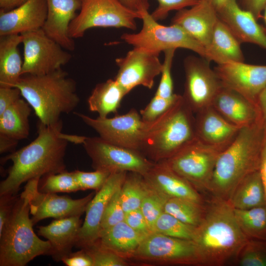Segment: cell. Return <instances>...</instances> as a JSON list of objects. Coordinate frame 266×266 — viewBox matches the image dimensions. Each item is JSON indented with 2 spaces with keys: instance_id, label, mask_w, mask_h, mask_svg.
<instances>
[{
  "instance_id": "obj_17",
  "label": "cell",
  "mask_w": 266,
  "mask_h": 266,
  "mask_svg": "<svg viewBox=\"0 0 266 266\" xmlns=\"http://www.w3.org/2000/svg\"><path fill=\"white\" fill-rule=\"evenodd\" d=\"M214 70L223 86L258 105V97L266 86V66L230 62L217 65Z\"/></svg>"
},
{
  "instance_id": "obj_11",
  "label": "cell",
  "mask_w": 266,
  "mask_h": 266,
  "mask_svg": "<svg viewBox=\"0 0 266 266\" xmlns=\"http://www.w3.org/2000/svg\"><path fill=\"white\" fill-rule=\"evenodd\" d=\"M82 144L95 170L144 175L154 164L138 150L110 143L100 136H85Z\"/></svg>"
},
{
  "instance_id": "obj_24",
  "label": "cell",
  "mask_w": 266,
  "mask_h": 266,
  "mask_svg": "<svg viewBox=\"0 0 266 266\" xmlns=\"http://www.w3.org/2000/svg\"><path fill=\"white\" fill-rule=\"evenodd\" d=\"M211 105L228 121L240 128L262 121L258 105L223 85Z\"/></svg>"
},
{
  "instance_id": "obj_8",
  "label": "cell",
  "mask_w": 266,
  "mask_h": 266,
  "mask_svg": "<svg viewBox=\"0 0 266 266\" xmlns=\"http://www.w3.org/2000/svg\"><path fill=\"white\" fill-rule=\"evenodd\" d=\"M80 12L70 22L68 34L72 38L83 36L88 29L95 27L136 29L135 19L140 18L137 10L120 0H79Z\"/></svg>"
},
{
  "instance_id": "obj_6",
  "label": "cell",
  "mask_w": 266,
  "mask_h": 266,
  "mask_svg": "<svg viewBox=\"0 0 266 266\" xmlns=\"http://www.w3.org/2000/svg\"><path fill=\"white\" fill-rule=\"evenodd\" d=\"M30 214L29 198L23 191L0 233V266H25L36 257L49 255L51 244L35 233Z\"/></svg>"
},
{
  "instance_id": "obj_27",
  "label": "cell",
  "mask_w": 266,
  "mask_h": 266,
  "mask_svg": "<svg viewBox=\"0 0 266 266\" xmlns=\"http://www.w3.org/2000/svg\"><path fill=\"white\" fill-rule=\"evenodd\" d=\"M21 34L0 36V87H14L22 76L23 66L18 47Z\"/></svg>"
},
{
  "instance_id": "obj_42",
  "label": "cell",
  "mask_w": 266,
  "mask_h": 266,
  "mask_svg": "<svg viewBox=\"0 0 266 266\" xmlns=\"http://www.w3.org/2000/svg\"><path fill=\"white\" fill-rule=\"evenodd\" d=\"M121 188L113 194L107 205L101 220L100 234L125 220L126 213L121 200Z\"/></svg>"
},
{
  "instance_id": "obj_53",
  "label": "cell",
  "mask_w": 266,
  "mask_h": 266,
  "mask_svg": "<svg viewBox=\"0 0 266 266\" xmlns=\"http://www.w3.org/2000/svg\"><path fill=\"white\" fill-rule=\"evenodd\" d=\"M18 141L6 136L0 135V153H3L13 149Z\"/></svg>"
},
{
  "instance_id": "obj_28",
  "label": "cell",
  "mask_w": 266,
  "mask_h": 266,
  "mask_svg": "<svg viewBox=\"0 0 266 266\" xmlns=\"http://www.w3.org/2000/svg\"><path fill=\"white\" fill-rule=\"evenodd\" d=\"M145 237L124 221L101 232L97 241L129 261Z\"/></svg>"
},
{
  "instance_id": "obj_49",
  "label": "cell",
  "mask_w": 266,
  "mask_h": 266,
  "mask_svg": "<svg viewBox=\"0 0 266 266\" xmlns=\"http://www.w3.org/2000/svg\"><path fill=\"white\" fill-rule=\"evenodd\" d=\"M21 96V92L16 87H0V115Z\"/></svg>"
},
{
  "instance_id": "obj_33",
  "label": "cell",
  "mask_w": 266,
  "mask_h": 266,
  "mask_svg": "<svg viewBox=\"0 0 266 266\" xmlns=\"http://www.w3.org/2000/svg\"><path fill=\"white\" fill-rule=\"evenodd\" d=\"M151 189L143 175L127 172L120 189L121 200L125 213L140 208Z\"/></svg>"
},
{
  "instance_id": "obj_12",
  "label": "cell",
  "mask_w": 266,
  "mask_h": 266,
  "mask_svg": "<svg viewBox=\"0 0 266 266\" xmlns=\"http://www.w3.org/2000/svg\"><path fill=\"white\" fill-rule=\"evenodd\" d=\"M24 46L22 75H43L62 68L71 55L42 29L21 34Z\"/></svg>"
},
{
  "instance_id": "obj_14",
  "label": "cell",
  "mask_w": 266,
  "mask_h": 266,
  "mask_svg": "<svg viewBox=\"0 0 266 266\" xmlns=\"http://www.w3.org/2000/svg\"><path fill=\"white\" fill-rule=\"evenodd\" d=\"M207 60L190 56L184 62L185 74L182 97L196 113L211 105L222 84Z\"/></svg>"
},
{
  "instance_id": "obj_44",
  "label": "cell",
  "mask_w": 266,
  "mask_h": 266,
  "mask_svg": "<svg viewBox=\"0 0 266 266\" xmlns=\"http://www.w3.org/2000/svg\"><path fill=\"white\" fill-rule=\"evenodd\" d=\"M74 172L80 190L91 189L95 190L96 192L102 187L111 174L100 170H95L92 172L76 170Z\"/></svg>"
},
{
  "instance_id": "obj_36",
  "label": "cell",
  "mask_w": 266,
  "mask_h": 266,
  "mask_svg": "<svg viewBox=\"0 0 266 266\" xmlns=\"http://www.w3.org/2000/svg\"><path fill=\"white\" fill-rule=\"evenodd\" d=\"M38 190L44 193H71L80 190L73 171L66 170L43 176L39 182Z\"/></svg>"
},
{
  "instance_id": "obj_7",
  "label": "cell",
  "mask_w": 266,
  "mask_h": 266,
  "mask_svg": "<svg viewBox=\"0 0 266 266\" xmlns=\"http://www.w3.org/2000/svg\"><path fill=\"white\" fill-rule=\"evenodd\" d=\"M148 7V0H139L136 10L142 21V29L135 33H124L121 37L122 40L133 47L158 54L170 49H187L209 62L212 61L210 54L202 45L176 25L160 24L149 13Z\"/></svg>"
},
{
  "instance_id": "obj_47",
  "label": "cell",
  "mask_w": 266,
  "mask_h": 266,
  "mask_svg": "<svg viewBox=\"0 0 266 266\" xmlns=\"http://www.w3.org/2000/svg\"><path fill=\"white\" fill-rule=\"evenodd\" d=\"M18 197L16 195H0V233L10 219Z\"/></svg>"
},
{
  "instance_id": "obj_35",
  "label": "cell",
  "mask_w": 266,
  "mask_h": 266,
  "mask_svg": "<svg viewBox=\"0 0 266 266\" xmlns=\"http://www.w3.org/2000/svg\"><path fill=\"white\" fill-rule=\"evenodd\" d=\"M205 203L201 204L181 198H168L164 206V212L186 224L197 227L204 218Z\"/></svg>"
},
{
  "instance_id": "obj_41",
  "label": "cell",
  "mask_w": 266,
  "mask_h": 266,
  "mask_svg": "<svg viewBox=\"0 0 266 266\" xmlns=\"http://www.w3.org/2000/svg\"><path fill=\"white\" fill-rule=\"evenodd\" d=\"M180 96L174 94L170 98H164L155 95L147 106L140 111L142 121L147 123L154 122L169 109Z\"/></svg>"
},
{
  "instance_id": "obj_55",
  "label": "cell",
  "mask_w": 266,
  "mask_h": 266,
  "mask_svg": "<svg viewBox=\"0 0 266 266\" xmlns=\"http://www.w3.org/2000/svg\"><path fill=\"white\" fill-rule=\"evenodd\" d=\"M210 4L217 11L229 0H204Z\"/></svg>"
},
{
  "instance_id": "obj_21",
  "label": "cell",
  "mask_w": 266,
  "mask_h": 266,
  "mask_svg": "<svg viewBox=\"0 0 266 266\" xmlns=\"http://www.w3.org/2000/svg\"><path fill=\"white\" fill-rule=\"evenodd\" d=\"M217 13L219 18L240 42L255 44L266 49V30L250 11L243 9L236 0H229Z\"/></svg>"
},
{
  "instance_id": "obj_2",
  "label": "cell",
  "mask_w": 266,
  "mask_h": 266,
  "mask_svg": "<svg viewBox=\"0 0 266 266\" xmlns=\"http://www.w3.org/2000/svg\"><path fill=\"white\" fill-rule=\"evenodd\" d=\"M206 213L195 231V243L200 266L234 264L248 239L240 229L234 209L227 200L211 196Z\"/></svg>"
},
{
  "instance_id": "obj_22",
  "label": "cell",
  "mask_w": 266,
  "mask_h": 266,
  "mask_svg": "<svg viewBox=\"0 0 266 266\" xmlns=\"http://www.w3.org/2000/svg\"><path fill=\"white\" fill-rule=\"evenodd\" d=\"M218 19L216 9L206 1L200 0L189 9L178 10L173 17L171 24L182 28L208 51Z\"/></svg>"
},
{
  "instance_id": "obj_10",
  "label": "cell",
  "mask_w": 266,
  "mask_h": 266,
  "mask_svg": "<svg viewBox=\"0 0 266 266\" xmlns=\"http://www.w3.org/2000/svg\"><path fill=\"white\" fill-rule=\"evenodd\" d=\"M223 151L196 138L165 161L199 193H208L217 159Z\"/></svg>"
},
{
  "instance_id": "obj_45",
  "label": "cell",
  "mask_w": 266,
  "mask_h": 266,
  "mask_svg": "<svg viewBox=\"0 0 266 266\" xmlns=\"http://www.w3.org/2000/svg\"><path fill=\"white\" fill-rule=\"evenodd\" d=\"M157 7L151 14L156 21L166 17L168 13L172 10H180L187 7H191L197 4L200 0H157Z\"/></svg>"
},
{
  "instance_id": "obj_52",
  "label": "cell",
  "mask_w": 266,
  "mask_h": 266,
  "mask_svg": "<svg viewBox=\"0 0 266 266\" xmlns=\"http://www.w3.org/2000/svg\"><path fill=\"white\" fill-rule=\"evenodd\" d=\"M257 104L260 110L264 128L266 133V86L260 94Z\"/></svg>"
},
{
  "instance_id": "obj_18",
  "label": "cell",
  "mask_w": 266,
  "mask_h": 266,
  "mask_svg": "<svg viewBox=\"0 0 266 266\" xmlns=\"http://www.w3.org/2000/svg\"><path fill=\"white\" fill-rule=\"evenodd\" d=\"M127 171L111 173L102 187L96 192L85 210V218L80 229L76 244L81 248L92 245L99 238L101 220L110 199L121 187Z\"/></svg>"
},
{
  "instance_id": "obj_4",
  "label": "cell",
  "mask_w": 266,
  "mask_h": 266,
  "mask_svg": "<svg viewBox=\"0 0 266 266\" xmlns=\"http://www.w3.org/2000/svg\"><path fill=\"white\" fill-rule=\"evenodd\" d=\"M14 87L33 109L41 123L49 126L61 120L77 106L76 83L62 68L43 75H23Z\"/></svg>"
},
{
  "instance_id": "obj_30",
  "label": "cell",
  "mask_w": 266,
  "mask_h": 266,
  "mask_svg": "<svg viewBox=\"0 0 266 266\" xmlns=\"http://www.w3.org/2000/svg\"><path fill=\"white\" fill-rule=\"evenodd\" d=\"M228 201L233 208L238 209L266 205V193L259 170L250 173L242 179Z\"/></svg>"
},
{
  "instance_id": "obj_38",
  "label": "cell",
  "mask_w": 266,
  "mask_h": 266,
  "mask_svg": "<svg viewBox=\"0 0 266 266\" xmlns=\"http://www.w3.org/2000/svg\"><path fill=\"white\" fill-rule=\"evenodd\" d=\"M234 264L240 266H266V240L248 239L239 252Z\"/></svg>"
},
{
  "instance_id": "obj_37",
  "label": "cell",
  "mask_w": 266,
  "mask_h": 266,
  "mask_svg": "<svg viewBox=\"0 0 266 266\" xmlns=\"http://www.w3.org/2000/svg\"><path fill=\"white\" fill-rule=\"evenodd\" d=\"M196 227L186 224L164 212L156 221L153 232L176 238L193 239Z\"/></svg>"
},
{
  "instance_id": "obj_48",
  "label": "cell",
  "mask_w": 266,
  "mask_h": 266,
  "mask_svg": "<svg viewBox=\"0 0 266 266\" xmlns=\"http://www.w3.org/2000/svg\"><path fill=\"white\" fill-rule=\"evenodd\" d=\"M67 266H94L93 260L84 248L75 252H71L61 261Z\"/></svg>"
},
{
  "instance_id": "obj_3",
  "label": "cell",
  "mask_w": 266,
  "mask_h": 266,
  "mask_svg": "<svg viewBox=\"0 0 266 266\" xmlns=\"http://www.w3.org/2000/svg\"><path fill=\"white\" fill-rule=\"evenodd\" d=\"M266 135L263 121L240 129L218 156L208 189L211 196L228 200L242 179L259 170Z\"/></svg>"
},
{
  "instance_id": "obj_39",
  "label": "cell",
  "mask_w": 266,
  "mask_h": 266,
  "mask_svg": "<svg viewBox=\"0 0 266 266\" xmlns=\"http://www.w3.org/2000/svg\"><path fill=\"white\" fill-rule=\"evenodd\" d=\"M167 199L151 187L142 201L140 209L152 232L156 221L164 212V206Z\"/></svg>"
},
{
  "instance_id": "obj_46",
  "label": "cell",
  "mask_w": 266,
  "mask_h": 266,
  "mask_svg": "<svg viewBox=\"0 0 266 266\" xmlns=\"http://www.w3.org/2000/svg\"><path fill=\"white\" fill-rule=\"evenodd\" d=\"M124 221L134 231L145 236L153 233L140 208L126 213Z\"/></svg>"
},
{
  "instance_id": "obj_54",
  "label": "cell",
  "mask_w": 266,
  "mask_h": 266,
  "mask_svg": "<svg viewBox=\"0 0 266 266\" xmlns=\"http://www.w3.org/2000/svg\"><path fill=\"white\" fill-rule=\"evenodd\" d=\"M27 0H0L1 10H10L14 9L25 2Z\"/></svg>"
},
{
  "instance_id": "obj_13",
  "label": "cell",
  "mask_w": 266,
  "mask_h": 266,
  "mask_svg": "<svg viewBox=\"0 0 266 266\" xmlns=\"http://www.w3.org/2000/svg\"><path fill=\"white\" fill-rule=\"evenodd\" d=\"M74 114L96 131L99 136L110 143L140 151L148 123L143 122L134 108L113 118H91L76 112Z\"/></svg>"
},
{
  "instance_id": "obj_26",
  "label": "cell",
  "mask_w": 266,
  "mask_h": 266,
  "mask_svg": "<svg viewBox=\"0 0 266 266\" xmlns=\"http://www.w3.org/2000/svg\"><path fill=\"white\" fill-rule=\"evenodd\" d=\"M82 225L80 216H74L55 219L48 225L38 227V234L51 244L49 256L55 261H61L72 252Z\"/></svg>"
},
{
  "instance_id": "obj_25",
  "label": "cell",
  "mask_w": 266,
  "mask_h": 266,
  "mask_svg": "<svg viewBox=\"0 0 266 266\" xmlns=\"http://www.w3.org/2000/svg\"><path fill=\"white\" fill-rule=\"evenodd\" d=\"M47 16L42 28L45 33L65 49H75L73 39L68 34V28L80 9L79 0H46Z\"/></svg>"
},
{
  "instance_id": "obj_23",
  "label": "cell",
  "mask_w": 266,
  "mask_h": 266,
  "mask_svg": "<svg viewBox=\"0 0 266 266\" xmlns=\"http://www.w3.org/2000/svg\"><path fill=\"white\" fill-rule=\"evenodd\" d=\"M143 175L153 188L168 199L181 198L201 204L205 203L201 194L173 171L165 160L154 163Z\"/></svg>"
},
{
  "instance_id": "obj_31",
  "label": "cell",
  "mask_w": 266,
  "mask_h": 266,
  "mask_svg": "<svg viewBox=\"0 0 266 266\" xmlns=\"http://www.w3.org/2000/svg\"><path fill=\"white\" fill-rule=\"evenodd\" d=\"M31 111L25 99L17 100L0 115V135L18 141L27 138Z\"/></svg>"
},
{
  "instance_id": "obj_16",
  "label": "cell",
  "mask_w": 266,
  "mask_h": 266,
  "mask_svg": "<svg viewBox=\"0 0 266 266\" xmlns=\"http://www.w3.org/2000/svg\"><path fill=\"white\" fill-rule=\"evenodd\" d=\"M159 56V54L134 47L125 56L116 59L119 70L114 80L126 95L138 86L153 88L154 79L162 69Z\"/></svg>"
},
{
  "instance_id": "obj_56",
  "label": "cell",
  "mask_w": 266,
  "mask_h": 266,
  "mask_svg": "<svg viewBox=\"0 0 266 266\" xmlns=\"http://www.w3.org/2000/svg\"><path fill=\"white\" fill-rule=\"evenodd\" d=\"M121 2L126 6L133 9L136 10L139 0H120Z\"/></svg>"
},
{
  "instance_id": "obj_9",
  "label": "cell",
  "mask_w": 266,
  "mask_h": 266,
  "mask_svg": "<svg viewBox=\"0 0 266 266\" xmlns=\"http://www.w3.org/2000/svg\"><path fill=\"white\" fill-rule=\"evenodd\" d=\"M131 260L143 265L200 266L193 240L156 232L143 239Z\"/></svg>"
},
{
  "instance_id": "obj_20",
  "label": "cell",
  "mask_w": 266,
  "mask_h": 266,
  "mask_svg": "<svg viewBox=\"0 0 266 266\" xmlns=\"http://www.w3.org/2000/svg\"><path fill=\"white\" fill-rule=\"evenodd\" d=\"M195 114L196 138L223 150L233 141L241 128L228 121L211 105Z\"/></svg>"
},
{
  "instance_id": "obj_43",
  "label": "cell",
  "mask_w": 266,
  "mask_h": 266,
  "mask_svg": "<svg viewBox=\"0 0 266 266\" xmlns=\"http://www.w3.org/2000/svg\"><path fill=\"white\" fill-rule=\"evenodd\" d=\"M176 50L170 49L164 51L165 56L162 63L161 78L155 95L156 96L164 98H170L174 95L171 69Z\"/></svg>"
},
{
  "instance_id": "obj_5",
  "label": "cell",
  "mask_w": 266,
  "mask_h": 266,
  "mask_svg": "<svg viewBox=\"0 0 266 266\" xmlns=\"http://www.w3.org/2000/svg\"><path fill=\"white\" fill-rule=\"evenodd\" d=\"M196 138L194 112L181 95L165 113L148 123L140 152L154 163L166 160Z\"/></svg>"
},
{
  "instance_id": "obj_50",
  "label": "cell",
  "mask_w": 266,
  "mask_h": 266,
  "mask_svg": "<svg viewBox=\"0 0 266 266\" xmlns=\"http://www.w3.org/2000/svg\"><path fill=\"white\" fill-rule=\"evenodd\" d=\"M242 8L250 11L257 20L262 17V12L266 6V0H241Z\"/></svg>"
},
{
  "instance_id": "obj_32",
  "label": "cell",
  "mask_w": 266,
  "mask_h": 266,
  "mask_svg": "<svg viewBox=\"0 0 266 266\" xmlns=\"http://www.w3.org/2000/svg\"><path fill=\"white\" fill-rule=\"evenodd\" d=\"M124 90L114 79H109L96 85L88 99L89 109L97 112L99 117H107L110 113H117L123 97Z\"/></svg>"
},
{
  "instance_id": "obj_29",
  "label": "cell",
  "mask_w": 266,
  "mask_h": 266,
  "mask_svg": "<svg viewBox=\"0 0 266 266\" xmlns=\"http://www.w3.org/2000/svg\"><path fill=\"white\" fill-rule=\"evenodd\" d=\"M208 51L212 61L217 65L230 62H244L240 42L219 18L213 31Z\"/></svg>"
},
{
  "instance_id": "obj_1",
  "label": "cell",
  "mask_w": 266,
  "mask_h": 266,
  "mask_svg": "<svg viewBox=\"0 0 266 266\" xmlns=\"http://www.w3.org/2000/svg\"><path fill=\"white\" fill-rule=\"evenodd\" d=\"M62 121L46 126L37 124V135L26 146L3 157L12 166L0 183V195H16L21 185L30 179L66 170L65 156L68 134L62 133Z\"/></svg>"
},
{
  "instance_id": "obj_40",
  "label": "cell",
  "mask_w": 266,
  "mask_h": 266,
  "mask_svg": "<svg viewBox=\"0 0 266 266\" xmlns=\"http://www.w3.org/2000/svg\"><path fill=\"white\" fill-rule=\"evenodd\" d=\"M83 248L91 256L94 266H127L130 264L128 260L104 247L97 241Z\"/></svg>"
},
{
  "instance_id": "obj_34",
  "label": "cell",
  "mask_w": 266,
  "mask_h": 266,
  "mask_svg": "<svg viewBox=\"0 0 266 266\" xmlns=\"http://www.w3.org/2000/svg\"><path fill=\"white\" fill-rule=\"evenodd\" d=\"M233 209L237 223L248 239L266 240V205L248 209Z\"/></svg>"
},
{
  "instance_id": "obj_57",
  "label": "cell",
  "mask_w": 266,
  "mask_h": 266,
  "mask_svg": "<svg viewBox=\"0 0 266 266\" xmlns=\"http://www.w3.org/2000/svg\"><path fill=\"white\" fill-rule=\"evenodd\" d=\"M265 13H264V21H265V22L266 24V6L265 8Z\"/></svg>"
},
{
  "instance_id": "obj_19",
  "label": "cell",
  "mask_w": 266,
  "mask_h": 266,
  "mask_svg": "<svg viewBox=\"0 0 266 266\" xmlns=\"http://www.w3.org/2000/svg\"><path fill=\"white\" fill-rule=\"evenodd\" d=\"M47 16L46 0H27L10 10H0V36L42 29Z\"/></svg>"
},
{
  "instance_id": "obj_51",
  "label": "cell",
  "mask_w": 266,
  "mask_h": 266,
  "mask_svg": "<svg viewBox=\"0 0 266 266\" xmlns=\"http://www.w3.org/2000/svg\"><path fill=\"white\" fill-rule=\"evenodd\" d=\"M259 171L264 184L266 197V135L261 152Z\"/></svg>"
},
{
  "instance_id": "obj_15",
  "label": "cell",
  "mask_w": 266,
  "mask_h": 266,
  "mask_svg": "<svg viewBox=\"0 0 266 266\" xmlns=\"http://www.w3.org/2000/svg\"><path fill=\"white\" fill-rule=\"evenodd\" d=\"M40 179L36 177L30 179L27 182L24 190L29 198L30 212L34 225L48 218L81 216L95 195L91 193L84 198L74 200L56 194L42 193L38 189Z\"/></svg>"
}]
</instances>
